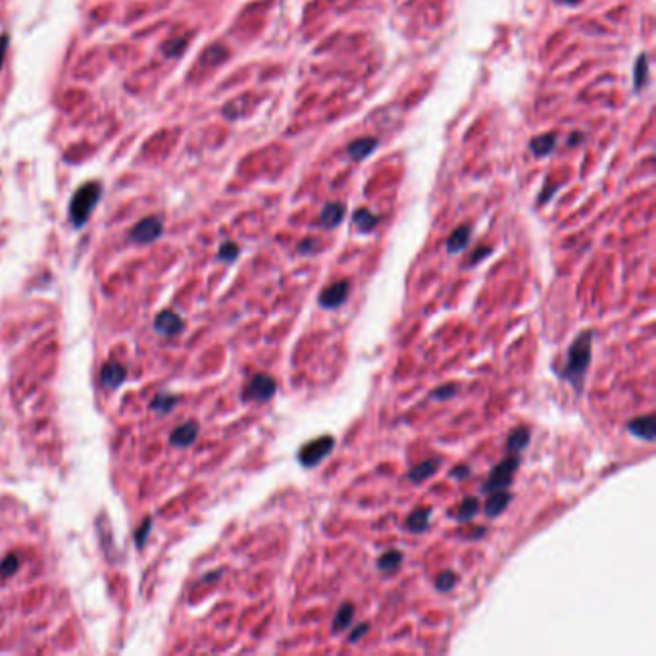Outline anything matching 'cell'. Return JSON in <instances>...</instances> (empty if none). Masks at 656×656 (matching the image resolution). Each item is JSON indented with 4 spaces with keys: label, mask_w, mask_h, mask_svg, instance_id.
Instances as JSON below:
<instances>
[{
    "label": "cell",
    "mask_w": 656,
    "mask_h": 656,
    "mask_svg": "<svg viewBox=\"0 0 656 656\" xmlns=\"http://www.w3.org/2000/svg\"><path fill=\"white\" fill-rule=\"evenodd\" d=\"M591 343H593V331H583L580 333L574 343L568 349V356H566V364L560 372V378L568 381L576 393L583 391L585 385V374L591 366V358H593V351H591Z\"/></svg>",
    "instance_id": "1"
},
{
    "label": "cell",
    "mask_w": 656,
    "mask_h": 656,
    "mask_svg": "<svg viewBox=\"0 0 656 656\" xmlns=\"http://www.w3.org/2000/svg\"><path fill=\"white\" fill-rule=\"evenodd\" d=\"M102 185L99 181H91L85 183L83 187H79L76 195L72 197L70 202V220L76 228H83L87 224V220L91 218L97 202L101 201Z\"/></svg>",
    "instance_id": "2"
},
{
    "label": "cell",
    "mask_w": 656,
    "mask_h": 656,
    "mask_svg": "<svg viewBox=\"0 0 656 656\" xmlns=\"http://www.w3.org/2000/svg\"><path fill=\"white\" fill-rule=\"evenodd\" d=\"M518 466H520V456L512 453V456H508V458H505L503 462H499L493 468L489 480L483 485V491L485 493H493V491H505V489H508L510 483L514 480V472L518 470Z\"/></svg>",
    "instance_id": "3"
},
{
    "label": "cell",
    "mask_w": 656,
    "mask_h": 656,
    "mask_svg": "<svg viewBox=\"0 0 656 656\" xmlns=\"http://www.w3.org/2000/svg\"><path fill=\"white\" fill-rule=\"evenodd\" d=\"M333 447H335V439L331 435L312 439L310 443H306L299 449V462L303 464L304 468H314L326 460V456L333 451Z\"/></svg>",
    "instance_id": "4"
},
{
    "label": "cell",
    "mask_w": 656,
    "mask_h": 656,
    "mask_svg": "<svg viewBox=\"0 0 656 656\" xmlns=\"http://www.w3.org/2000/svg\"><path fill=\"white\" fill-rule=\"evenodd\" d=\"M278 391L276 379L266 374H256L243 391V401H256V403H268L274 399Z\"/></svg>",
    "instance_id": "5"
},
{
    "label": "cell",
    "mask_w": 656,
    "mask_h": 656,
    "mask_svg": "<svg viewBox=\"0 0 656 656\" xmlns=\"http://www.w3.org/2000/svg\"><path fill=\"white\" fill-rule=\"evenodd\" d=\"M349 291H351V283H349L347 279L335 281V283H331L329 287H326V289L322 291V295H320V304H322L324 308H328V310H331V308H339L341 304L347 301Z\"/></svg>",
    "instance_id": "6"
},
{
    "label": "cell",
    "mask_w": 656,
    "mask_h": 656,
    "mask_svg": "<svg viewBox=\"0 0 656 656\" xmlns=\"http://www.w3.org/2000/svg\"><path fill=\"white\" fill-rule=\"evenodd\" d=\"M162 231H164L162 222L158 218L151 216V218L141 220L135 228L131 229L129 237L135 243H152V241H156L162 235Z\"/></svg>",
    "instance_id": "7"
},
{
    "label": "cell",
    "mask_w": 656,
    "mask_h": 656,
    "mask_svg": "<svg viewBox=\"0 0 656 656\" xmlns=\"http://www.w3.org/2000/svg\"><path fill=\"white\" fill-rule=\"evenodd\" d=\"M628 429H630L631 435H635L637 439L647 441V443H653L656 439L655 414L639 416V418L631 420L630 424H628Z\"/></svg>",
    "instance_id": "8"
},
{
    "label": "cell",
    "mask_w": 656,
    "mask_h": 656,
    "mask_svg": "<svg viewBox=\"0 0 656 656\" xmlns=\"http://www.w3.org/2000/svg\"><path fill=\"white\" fill-rule=\"evenodd\" d=\"M185 324L183 320L177 316L176 312H160L158 318L154 320V329L160 333V335H166V337H172V335H177L179 331H183Z\"/></svg>",
    "instance_id": "9"
},
{
    "label": "cell",
    "mask_w": 656,
    "mask_h": 656,
    "mask_svg": "<svg viewBox=\"0 0 656 656\" xmlns=\"http://www.w3.org/2000/svg\"><path fill=\"white\" fill-rule=\"evenodd\" d=\"M197 437H199V424L197 422H187V424L174 429L172 445L179 447V449H185V447L193 445L197 441Z\"/></svg>",
    "instance_id": "10"
},
{
    "label": "cell",
    "mask_w": 656,
    "mask_h": 656,
    "mask_svg": "<svg viewBox=\"0 0 656 656\" xmlns=\"http://www.w3.org/2000/svg\"><path fill=\"white\" fill-rule=\"evenodd\" d=\"M441 466V458H428L420 464H416L410 472H408V480L412 483H424V481L429 480Z\"/></svg>",
    "instance_id": "11"
},
{
    "label": "cell",
    "mask_w": 656,
    "mask_h": 656,
    "mask_svg": "<svg viewBox=\"0 0 656 656\" xmlns=\"http://www.w3.org/2000/svg\"><path fill=\"white\" fill-rule=\"evenodd\" d=\"M512 501V493L508 491H493L491 499L485 503V514L487 518H497L499 514H503L508 505Z\"/></svg>",
    "instance_id": "12"
},
{
    "label": "cell",
    "mask_w": 656,
    "mask_h": 656,
    "mask_svg": "<svg viewBox=\"0 0 656 656\" xmlns=\"http://www.w3.org/2000/svg\"><path fill=\"white\" fill-rule=\"evenodd\" d=\"M343 218H345V206L339 204V202H329V204H326V208L322 210L320 224L324 228H335L343 222Z\"/></svg>",
    "instance_id": "13"
},
{
    "label": "cell",
    "mask_w": 656,
    "mask_h": 656,
    "mask_svg": "<svg viewBox=\"0 0 656 656\" xmlns=\"http://www.w3.org/2000/svg\"><path fill=\"white\" fill-rule=\"evenodd\" d=\"M531 431L530 428H516L510 435H508V441H506V449L508 453H522L528 445H530Z\"/></svg>",
    "instance_id": "14"
},
{
    "label": "cell",
    "mask_w": 656,
    "mask_h": 656,
    "mask_svg": "<svg viewBox=\"0 0 656 656\" xmlns=\"http://www.w3.org/2000/svg\"><path fill=\"white\" fill-rule=\"evenodd\" d=\"M376 149H378V141L374 137H364V139H356L354 143H351L347 152H349V156L353 160H364L366 156H370Z\"/></svg>",
    "instance_id": "15"
},
{
    "label": "cell",
    "mask_w": 656,
    "mask_h": 656,
    "mask_svg": "<svg viewBox=\"0 0 656 656\" xmlns=\"http://www.w3.org/2000/svg\"><path fill=\"white\" fill-rule=\"evenodd\" d=\"M354 620V605L353 603H343L341 608L337 610L335 618H333V624H331V630L333 633H341V631L349 630L351 624Z\"/></svg>",
    "instance_id": "16"
},
{
    "label": "cell",
    "mask_w": 656,
    "mask_h": 656,
    "mask_svg": "<svg viewBox=\"0 0 656 656\" xmlns=\"http://www.w3.org/2000/svg\"><path fill=\"white\" fill-rule=\"evenodd\" d=\"M102 383L106 385V387H110V389H116V387H120L122 383H124V379H126V368H122L120 364H106L104 368H102Z\"/></svg>",
    "instance_id": "17"
},
{
    "label": "cell",
    "mask_w": 656,
    "mask_h": 656,
    "mask_svg": "<svg viewBox=\"0 0 656 656\" xmlns=\"http://www.w3.org/2000/svg\"><path fill=\"white\" fill-rule=\"evenodd\" d=\"M429 508H416L408 518H406V528L412 533H424L429 528Z\"/></svg>",
    "instance_id": "18"
},
{
    "label": "cell",
    "mask_w": 656,
    "mask_h": 656,
    "mask_svg": "<svg viewBox=\"0 0 656 656\" xmlns=\"http://www.w3.org/2000/svg\"><path fill=\"white\" fill-rule=\"evenodd\" d=\"M470 233H472L470 226H460V228L456 229L455 233L447 241V251L451 254L464 251L468 247V243H470Z\"/></svg>",
    "instance_id": "19"
},
{
    "label": "cell",
    "mask_w": 656,
    "mask_h": 656,
    "mask_svg": "<svg viewBox=\"0 0 656 656\" xmlns=\"http://www.w3.org/2000/svg\"><path fill=\"white\" fill-rule=\"evenodd\" d=\"M556 135L555 133H545L535 139H531L530 149L535 156H547L549 152L555 151Z\"/></svg>",
    "instance_id": "20"
},
{
    "label": "cell",
    "mask_w": 656,
    "mask_h": 656,
    "mask_svg": "<svg viewBox=\"0 0 656 656\" xmlns=\"http://www.w3.org/2000/svg\"><path fill=\"white\" fill-rule=\"evenodd\" d=\"M403 558L404 556L401 551H395V549L393 551H387V553L379 556L378 568L379 570H383V572H387V574H393V572H397L401 568Z\"/></svg>",
    "instance_id": "21"
},
{
    "label": "cell",
    "mask_w": 656,
    "mask_h": 656,
    "mask_svg": "<svg viewBox=\"0 0 656 656\" xmlns=\"http://www.w3.org/2000/svg\"><path fill=\"white\" fill-rule=\"evenodd\" d=\"M354 224H356V228L360 229V231L370 233L372 229L378 226V216H374L368 208H358L354 212Z\"/></svg>",
    "instance_id": "22"
},
{
    "label": "cell",
    "mask_w": 656,
    "mask_h": 656,
    "mask_svg": "<svg viewBox=\"0 0 656 656\" xmlns=\"http://www.w3.org/2000/svg\"><path fill=\"white\" fill-rule=\"evenodd\" d=\"M478 512H480V501L476 497H468V499H464L462 505L458 506L456 520L458 522H470Z\"/></svg>",
    "instance_id": "23"
},
{
    "label": "cell",
    "mask_w": 656,
    "mask_h": 656,
    "mask_svg": "<svg viewBox=\"0 0 656 656\" xmlns=\"http://www.w3.org/2000/svg\"><path fill=\"white\" fill-rule=\"evenodd\" d=\"M647 77H649V58H647V54H641L635 64V77H633L635 89H641L647 83Z\"/></svg>",
    "instance_id": "24"
},
{
    "label": "cell",
    "mask_w": 656,
    "mask_h": 656,
    "mask_svg": "<svg viewBox=\"0 0 656 656\" xmlns=\"http://www.w3.org/2000/svg\"><path fill=\"white\" fill-rule=\"evenodd\" d=\"M177 403H179L177 397H172V395L162 393V395H158V397L152 401L151 406L152 410H156L158 414H168Z\"/></svg>",
    "instance_id": "25"
},
{
    "label": "cell",
    "mask_w": 656,
    "mask_h": 656,
    "mask_svg": "<svg viewBox=\"0 0 656 656\" xmlns=\"http://www.w3.org/2000/svg\"><path fill=\"white\" fill-rule=\"evenodd\" d=\"M456 585V574L453 570H445L437 576L435 580V587L441 591V593H449L453 587Z\"/></svg>",
    "instance_id": "26"
},
{
    "label": "cell",
    "mask_w": 656,
    "mask_h": 656,
    "mask_svg": "<svg viewBox=\"0 0 656 656\" xmlns=\"http://www.w3.org/2000/svg\"><path fill=\"white\" fill-rule=\"evenodd\" d=\"M456 389H458V387H456L455 383L441 385V387H437V389L431 391V399H433V401H449V399L455 397Z\"/></svg>",
    "instance_id": "27"
},
{
    "label": "cell",
    "mask_w": 656,
    "mask_h": 656,
    "mask_svg": "<svg viewBox=\"0 0 656 656\" xmlns=\"http://www.w3.org/2000/svg\"><path fill=\"white\" fill-rule=\"evenodd\" d=\"M239 256V247L235 243H224L220 249V260L224 262H233Z\"/></svg>",
    "instance_id": "28"
},
{
    "label": "cell",
    "mask_w": 656,
    "mask_h": 656,
    "mask_svg": "<svg viewBox=\"0 0 656 656\" xmlns=\"http://www.w3.org/2000/svg\"><path fill=\"white\" fill-rule=\"evenodd\" d=\"M16 570H18V558L14 555L6 556V560H4L2 566H0V574H2L4 578H8V576H12Z\"/></svg>",
    "instance_id": "29"
},
{
    "label": "cell",
    "mask_w": 656,
    "mask_h": 656,
    "mask_svg": "<svg viewBox=\"0 0 656 656\" xmlns=\"http://www.w3.org/2000/svg\"><path fill=\"white\" fill-rule=\"evenodd\" d=\"M151 526V520H147V522H145V526H143V530L137 531V537H135V541H137V547H143V545H145V541H147V535H149Z\"/></svg>",
    "instance_id": "30"
},
{
    "label": "cell",
    "mask_w": 656,
    "mask_h": 656,
    "mask_svg": "<svg viewBox=\"0 0 656 656\" xmlns=\"http://www.w3.org/2000/svg\"><path fill=\"white\" fill-rule=\"evenodd\" d=\"M8 45H10V37L6 33L0 35V70L4 66V58H6V52H8Z\"/></svg>",
    "instance_id": "31"
},
{
    "label": "cell",
    "mask_w": 656,
    "mask_h": 656,
    "mask_svg": "<svg viewBox=\"0 0 656 656\" xmlns=\"http://www.w3.org/2000/svg\"><path fill=\"white\" fill-rule=\"evenodd\" d=\"M451 476L456 478V480H466V478L470 476V466H466V464H462V466H456V468H453Z\"/></svg>",
    "instance_id": "32"
},
{
    "label": "cell",
    "mask_w": 656,
    "mask_h": 656,
    "mask_svg": "<svg viewBox=\"0 0 656 656\" xmlns=\"http://www.w3.org/2000/svg\"><path fill=\"white\" fill-rule=\"evenodd\" d=\"M316 249H318V243L314 239H306L304 243L299 245V253L303 254H312Z\"/></svg>",
    "instance_id": "33"
},
{
    "label": "cell",
    "mask_w": 656,
    "mask_h": 656,
    "mask_svg": "<svg viewBox=\"0 0 656 656\" xmlns=\"http://www.w3.org/2000/svg\"><path fill=\"white\" fill-rule=\"evenodd\" d=\"M368 630H370V624H360V626H356V628L351 631V643H356L362 635L368 633Z\"/></svg>",
    "instance_id": "34"
},
{
    "label": "cell",
    "mask_w": 656,
    "mask_h": 656,
    "mask_svg": "<svg viewBox=\"0 0 656 656\" xmlns=\"http://www.w3.org/2000/svg\"><path fill=\"white\" fill-rule=\"evenodd\" d=\"M487 254H491V249L489 247H480L476 253L472 254V258H470V266H474V264H478L480 260H483Z\"/></svg>",
    "instance_id": "35"
},
{
    "label": "cell",
    "mask_w": 656,
    "mask_h": 656,
    "mask_svg": "<svg viewBox=\"0 0 656 656\" xmlns=\"http://www.w3.org/2000/svg\"><path fill=\"white\" fill-rule=\"evenodd\" d=\"M558 2H562V4H578L580 0H558Z\"/></svg>",
    "instance_id": "36"
}]
</instances>
